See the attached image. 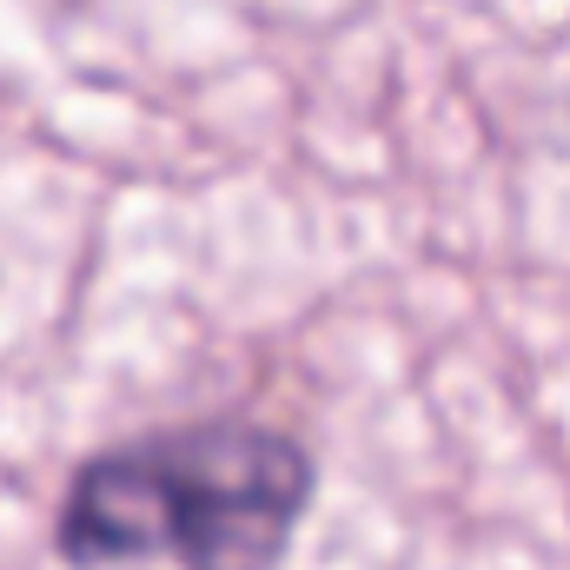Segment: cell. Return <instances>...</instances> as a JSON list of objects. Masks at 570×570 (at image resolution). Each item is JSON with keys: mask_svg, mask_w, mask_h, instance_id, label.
I'll use <instances>...</instances> for the list:
<instances>
[{"mask_svg": "<svg viewBox=\"0 0 570 570\" xmlns=\"http://www.w3.org/2000/svg\"><path fill=\"white\" fill-rule=\"evenodd\" d=\"M312 451L285 431L213 419L134 438L73 471L53 558L120 570L166 558L179 570H273L312 511Z\"/></svg>", "mask_w": 570, "mask_h": 570, "instance_id": "6da1fadb", "label": "cell"}]
</instances>
